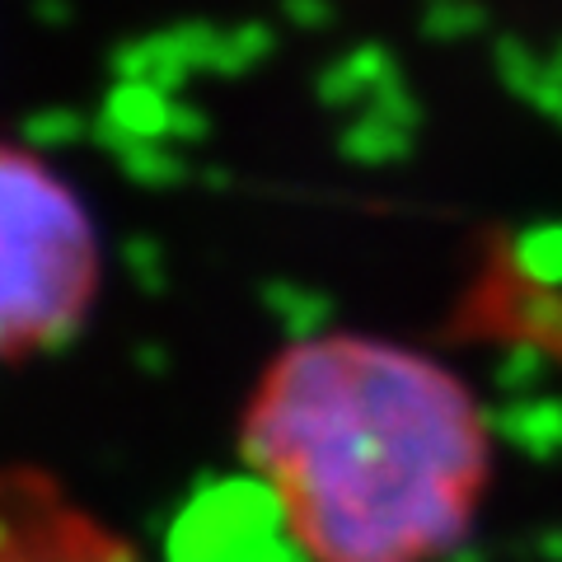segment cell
<instances>
[{
	"label": "cell",
	"mask_w": 562,
	"mask_h": 562,
	"mask_svg": "<svg viewBox=\"0 0 562 562\" xmlns=\"http://www.w3.org/2000/svg\"><path fill=\"white\" fill-rule=\"evenodd\" d=\"M487 427L441 361L328 333L262 371L239 446L310 562H441L479 516Z\"/></svg>",
	"instance_id": "obj_1"
},
{
	"label": "cell",
	"mask_w": 562,
	"mask_h": 562,
	"mask_svg": "<svg viewBox=\"0 0 562 562\" xmlns=\"http://www.w3.org/2000/svg\"><path fill=\"white\" fill-rule=\"evenodd\" d=\"M99 291L90 211L29 146L0 140V361L57 351Z\"/></svg>",
	"instance_id": "obj_2"
},
{
	"label": "cell",
	"mask_w": 562,
	"mask_h": 562,
	"mask_svg": "<svg viewBox=\"0 0 562 562\" xmlns=\"http://www.w3.org/2000/svg\"><path fill=\"white\" fill-rule=\"evenodd\" d=\"M0 562H140L117 530L38 469H0Z\"/></svg>",
	"instance_id": "obj_3"
},
{
	"label": "cell",
	"mask_w": 562,
	"mask_h": 562,
	"mask_svg": "<svg viewBox=\"0 0 562 562\" xmlns=\"http://www.w3.org/2000/svg\"><path fill=\"white\" fill-rule=\"evenodd\" d=\"M286 535L277 492L262 479L202 483L169 525V562H262V553Z\"/></svg>",
	"instance_id": "obj_4"
},
{
	"label": "cell",
	"mask_w": 562,
	"mask_h": 562,
	"mask_svg": "<svg viewBox=\"0 0 562 562\" xmlns=\"http://www.w3.org/2000/svg\"><path fill=\"white\" fill-rule=\"evenodd\" d=\"M90 140L122 173H127L136 188L169 192V188H183L192 179V165L179 155L183 146H173V140H136L122 127H113L103 113H94V122H90Z\"/></svg>",
	"instance_id": "obj_5"
},
{
	"label": "cell",
	"mask_w": 562,
	"mask_h": 562,
	"mask_svg": "<svg viewBox=\"0 0 562 562\" xmlns=\"http://www.w3.org/2000/svg\"><path fill=\"white\" fill-rule=\"evenodd\" d=\"M394 80H403L394 52L384 43H361V47H351L347 57L328 61L319 70L314 99H319L328 113H347V109H357V103H371L384 85H394Z\"/></svg>",
	"instance_id": "obj_6"
},
{
	"label": "cell",
	"mask_w": 562,
	"mask_h": 562,
	"mask_svg": "<svg viewBox=\"0 0 562 562\" xmlns=\"http://www.w3.org/2000/svg\"><path fill=\"white\" fill-rule=\"evenodd\" d=\"M109 70L117 80H140V85H155V90H165V94H179L183 85L198 76V70L188 66V57L179 47H173V38L160 29V33H146V38H132V43H122L113 47V57H109Z\"/></svg>",
	"instance_id": "obj_7"
},
{
	"label": "cell",
	"mask_w": 562,
	"mask_h": 562,
	"mask_svg": "<svg viewBox=\"0 0 562 562\" xmlns=\"http://www.w3.org/2000/svg\"><path fill=\"white\" fill-rule=\"evenodd\" d=\"M262 310L281 324L291 342H314V338H328V324H333V301L324 291L301 286V281H286V277H272L262 281L258 291Z\"/></svg>",
	"instance_id": "obj_8"
},
{
	"label": "cell",
	"mask_w": 562,
	"mask_h": 562,
	"mask_svg": "<svg viewBox=\"0 0 562 562\" xmlns=\"http://www.w3.org/2000/svg\"><path fill=\"white\" fill-rule=\"evenodd\" d=\"M99 113L136 140H169L173 94L155 90V85H140V80H113V90L103 94Z\"/></svg>",
	"instance_id": "obj_9"
},
{
	"label": "cell",
	"mask_w": 562,
	"mask_h": 562,
	"mask_svg": "<svg viewBox=\"0 0 562 562\" xmlns=\"http://www.w3.org/2000/svg\"><path fill=\"white\" fill-rule=\"evenodd\" d=\"M338 155L361 169H384V165H403L413 155V132L394 127V122H384L375 113H357L338 132Z\"/></svg>",
	"instance_id": "obj_10"
},
{
	"label": "cell",
	"mask_w": 562,
	"mask_h": 562,
	"mask_svg": "<svg viewBox=\"0 0 562 562\" xmlns=\"http://www.w3.org/2000/svg\"><path fill=\"white\" fill-rule=\"evenodd\" d=\"M492 427L520 450L553 454L562 446V403L558 398H516V403H506V408H497Z\"/></svg>",
	"instance_id": "obj_11"
},
{
	"label": "cell",
	"mask_w": 562,
	"mask_h": 562,
	"mask_svg": "<svg viewBox=\"0 0 562 562\" xmlns=\"http://www.w3.org/2000/svg\"><path fill=\"white\" fill-rule=\"evenodd\" d=\"M506 268H512L520 281H535V286H562V221H543L520 231L512 244H506Z\"/></svg>",
	"instance_id": "obj_12"
},
{
	"label": "cell",
	"mask_w": 562,
	"mask_h": 562,
	"mask_svg": "<svg viewBox=\"0 0 562 562\" xmlns=\"http://www.w3.org/2000/svg\"><path fill=\"white\" fill-rule=\"evenodd\" d=\"M272 52H277V33L262 20L231 24V29H225V38H221L216 61H211V76L239 80V76H249V70H258L262 61L272 57Z\"/></svg>",
	"instance_id": "obj_13"
},
{
	"label": "cell",
	"mask_w": 562,
	"mask_h": 562,
	"mask_svg": "<svg viewBox=\"0 0 562 562\" xmlns=\"http://www.w3.org/2000/svg\"><path fill=\"white\" fill-rule=\"evenodd\" d=\"M492 70H497V80L516 99H525V103H530L535 90L543 85V57L525 38H516V33H502V38H492Z\"/></svg>",
	"instance_id": "obj_14"
},
{
	"label": "cell",
	"mask_w": 562,
	"mask_h": 562,
	"mask_svg": "<svg viewBox=\"0 0 562 562\" xmlns=\"http://www.w3.org/2000/svg\"><path fill=\"white\" fill-rule=\"evenodd\" d=\"M422 33L431 43H464L487 33V10L479 0H441V5L422 10Z\"/></svg>",
	"instance_id": "obj_15"
},
{
	"label": "cell",
	"mask_w": 562,
	"mask_h": 562,
	"mask_svg": "<svg viewBox=\"0 0 562 562\" xmlns=\"http://www.w3.org/2000/svg\"><path fill=\"white\" fill-rule=\"evenodd\" d=\"M90 122L94 117H85L76 109H43V113L24 117L20 136L29 150H66V146H76L80 136H90Z\"/></svg>",
	"instance_id": "obj_16"
},
{
	"label": "cell",
	"mask_w": 562,
	"mask_h": 562,
	"mask_svg": "<svg viewBox=\"0 0 562 562\" xmlns=\"http://www.w3.org/2000/svg\"><path fill=\"white\" fill-rule=\"evenodd\" d=\"M122 272H127L146 295H165V291H169V258H165V244L150 239V235L122 239Z\"/></svg>",
	"instance_id": "obj_17"
},
{
	"label": "cell",
	"mask_w": 562,
	"mask_h": 562,
	"mask_svg": "<svg viewBox=\"0 0 562 562\" xmlns=\"http://www.w3.org/2000/svg\"><path fill=\"white\" fill-rule=\"evenodd\" d=\"M539 371H543V351L535 342H512L506 347V357L497 361V384L506 394L525 398V390H535L539 384Z\"/></svg>",
	"instance_id": "obj_18"
},
{
	"label": "cell",
	"mask_w": 562,
	"mask_h": 562,
	"mask_svg": "<svg viewBox=\"0 0 562 562\" xmlns=\"http://www.w3.org/2000/svg\"><path fill=\"white\" fill-rule=\"evenodd\" d=\"M366 113L394 122V127H403V132H417V127H422V99L408 90V80L384 85V90H380L371 103H366Z\"/></svg>",
	"instance_id": "obj_19"
},
{
	"label": "cell",
	"mask_w": 562,
	"mask_h": 562,
	"mask_svg": "<svg viewBox=\"0 0 562 562\" xmlns=\"http://www.w3.org/2000/svg\"><path fill=\"white\" fill-rule=\"evenodd\" d=\"M206 132H211L206 109H198V103H188V99H173V122H169L173 146H198V140H206Z\"/></svg>",
	"instance_id": "obj_20"
},
{
	"label": "cell",
	"mask_w": 562,
	"mask_h": 562,
	"mask_svg": "<svg viewBox=\"0 0 562 562\" xmlns=\"http://www.w3.org/2000/svg\"><path fill=\"white\" fill-rule=\"evenodd\" d=\"M281 14L301 29H328L338 20V0H281Z\"/></svg>",
	"instance_id": "obj_21"
},
{
	"label": "cell",
	"mask_w": 562,
	"mask_h": 562,
	"mask_svg": "<svg viewBox=\"0 0 562 562\" xmlns=\"http://www.w3.org/2000/svg\"><path fill=\"white\" fill-rule=\"evenodd\" d=\"M530 109L549 117L553 127H562V85H553L549 76H543V85H539V90H535V99H530Z\"/></svg>",
	"instance_id": "obj_22"
},
{
	"label": "cell",
	"mask_w": 562,
	"mask_h": 562,
	"mask_svg": "<svg viewBox=\"0 0 562 562\" xmlns=\"http://www.w3.org/2000/svg\"><path fill=\"white\" fill-rule=\"evenodd\" d=\"M33 14L47 24H61V20H70V5L66 0H33Z\"/></svg>",
	"instance_id": "obj_23"
},
{
	"label": "cell",
	"mask_w": 562,
	"mask_h": 562,
	"mask_svg": "<svg viewBox=\"0 0 562 562\" xmlns=\"http://www.w3.org/2000/svg\"><path fill=\"white\" fill-rule=\"evenodd\" d=\"M543 76H549L553 85H562V38L553 43V52H549V57H543Z\"/></svg>",
	"instance_id": "obj_24"
},
{
	"label": "cell",
	"mask_w": 562,
	"mask_h": 562,
	"mask_svg": "<svg viewBox=\"0 0 562 562\" xmlns=\"http://www.w3.org/2000/svg\"><path fill=\"white\" fill-rule=\"evenodd\" d=\"M427 5H441V0H427Z\"/></svg>",
	"instance_id": "obj_25"
}]
</instances>
